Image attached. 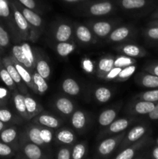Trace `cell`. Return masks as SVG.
Instances as JSON below:
<instances>
[{
    "label": "cell",
    "instance_id": "1",
    "mask_svg": "<svg viewBox=\"0 0 158 159\" xmlns=\"http://www.w3.org/2000/svg\"><path fill=\"white\" fill-rule=\"evenodd\" d=\"M16 159H50L44 149L37 144L28 141L22 131L20 132L19 149Z\"/></svg>",
    "mask_w": 158,
    "mask_h": 159
},
{
    "label": "cell",
    "instance_id": "2",
    "mask_svg": "<svg viewBox=\"0 0 158 159\" xmlns=\"http://www.w3.org/2000/svg\"><path fill=\"white\" fill-rule=\"evenodd\" d=\"M10 5L11 8H12V15H13L14 23H15V27H16L17 30H18L19 34H20V37L22 39V41H31V42H36L38 40V37L36 35L35 32L21 11L15 5V1H12L10 0Z\"/></svg>",
    "mask_w": 158,
    "mask_h": 159
},
{
    "label": "cell",
    "instance_id": "3",
    "mask_svg": "<svg viewBox=\"0 0 158 159\" xmlns=\"http://www.w3.org/2000/svg\"><path fill=\"white\" fill-rule=\"evenodd\" d=\"M0 23L9 33L12 40L15 42H22L21 37L14 23L10 0H0Z\"/></svg>",
    "mask_w": 158,
    "mask_h": 159
},
{
    "label": "cell",
    "instance_id": "4",
    "mask_svg": "<svg viewBox=\"0 0 158 159\" xmlns=\"http://www.w3.org/2000/svg\"><path fill=\"white\" fill-rule=\"evenodd\" d=\"M85 24L91 29L96 38L106 39L119 24V21L116 20H89Z\"/></svg>",
    "mask_w": 158,
    "mask_h": 159
},
{
    "label": "cell",
    "instance_id": "5",
    "mask_svg": "<svg viewBox=\"0 0 158 159\" xmlns=\"http://www.w3.org/2000/svg\"><path fill=\"white\" fill-rule=\"evenodd\" d=\"M126 134V130L118 134L103 138L96 148L98 155L102 158H107L119 148L122 139Z\"/></svg>",
    "mask_w": 158,
    "mask_h": 159
},
{
    "label": "cell",
    "instance_id": "6",
    "mask_svg": "<svg viewBox=\"0 0 158 159\" xmlns=\"http://www.w3.org/2000/svg\"><path fill=\"white\" fill-rule=\"evenodd\" d=\"M137 120L135 116H129V117L116 118L112 124H110L108 127H105L102 130V131L99 134V139L102 140L107 137L112 136V135L118 134L126 130V129L131 124Z\"/></svg>",
    "mask_w": 158,
    "mask_h": 159
},
{
    "label": "cell",
    "instance_id": "7",
    "mask_svg": "<svg viewBox=\"0 0 158 159\" xmlns=\"http://www.w3.org/2000/svg\"><path fill=\"white\" fill-rule=\"evenodd\" d=\"M115 6L109 0L94 2L84 6L83 11L86 15L94 17L105 16L114 12Z\"/></svg>",
    "mask_w": 158,
    "mask_h": 159
},
{
    "label": "cell",
    "instance_id": "8",
    "mask_svg": "<svg viewBox=\"0 0 158 159\" xmlns=\"http://www.w3.org/2000/svg\"><path fill=\"white\" fill-rule=\"evenodd\" d=\"M15 3L17 7L19 8V9L21 11L23 15L24 16L26 20H27L29 24L30 25L32 29L33 30L36 35L39 38L40 36L43 34V30H44V21H43V18L36 11L24 7L21 4H20L18 2L15 1Z\"/></svg>",
    "mask_w": 158,
    "mask_h": 159
},
{
    "label": "cell",
    "instance_id": "9",
    "mask_svg": "<svg viewBox=\"0 0 158 159\" xmlns=\"http://www.w3.org/2000/svg\"><path fill=\"white\" fill-rule=\"evenodd\" d=\"M136 30L133 26H117L106 38L107 42L112 43H122L128 42L136 35Z\"/></svg>",
    "mask_w": 158,
    "mask_h": 159
},
{
    "label": "cell",
    "instance_id": "10",
    "mask_svg": "<svg viewBox=\"0 0 158 159\" xmlns=\"http://www.w3.org/2000/svg\"><path fill=\"white\" fill-rule=\"evenodd\" d=\"M149 130L150 128L147 124H138V125L132 127L128 132H126L122 142L120 143L119 148H118V150L121 151L122 149L142 139L143 137L148 134Z\"/></svg>",
    "mask_w": 158,
    "mask_h": 159
},
{
    "label": "cell",
    "instance_id": "11",
    "mask_svg": "<svg viewBox=\"0 0 158 159\" xmlns=\"http://www.w3.org/2000/svg\"><path fill=\"white\" fill-rule=\"evenodd\" d=\"M33 124H37L40 127H46L51 130H57L60 128L64 124L63 120L59 118L58 116L48 113L46 111H42L38 115L31 120Z\"/></svg>",
    "mask_w": 158,
    "mask_h": 159
},
{
    "label": "cell",
    "instance_id": "12",
    "mask_svg": "<svg viewBox=\"0 0 158 159\" xmlns=\"http://www.w3.org/2000/svg\"><path fill=\"white\" fill-rule=\"evenodd\" d=\"M151 141L150 134H147L139 141L133 143L131 145L122 149L112 159H133L136 156L138 152L147 145Z\"/></svg>",
    "mask_w": 158,
    "mask_h": 159
},
{
    "label": "cell",
    "instance_id": "13",
    "mask_svg": "<svg viewBox=\"0 0 158 159\" xmlns=\"http://www.w3.org/2000/svg\"><path fill=\"white\" fill-rule=\"evenodd\" d=\"M155 102L135 99L129 103L126 107V113L131 116H139L148 115L154 109Z\"/></svg>",
    "mask_w": 158,
    "mask_h": 159
},
{
    "label": "cell",
    "instance_id": "14",
    "mask_svg": "<svg viewBox=\"0 0 158 159\" xmlns=\"http://www.w3.org/2000/svg\"><path fill=\"white\" fill-rule=\"evenodd\" d=\"M52 35L57 42H67L74 40V30L72 24L67 22H60L54 26Z\"/></svg>",
    "mask_w": 158,
    "mask_h": 159
},
{
    "label": "cell",
    "instance_id": "15",
    "mask_svg": "<svg viewBox=\"0 0 158 159\" xmlns=\"http://www.w3.org/2000/svg\"><path fill=\"white\" fill-rule=\"evenodd\" d=\"M2 63L3 65H4V66L6 67V68L7 69L8 72L10 75L11 78L12 79L13 82H15V85H16L17 87V89H18L20 93H23V95H26L27 94V93H28V87L26 86L25 82H23V79L20 77L16 68H15V65H14L13 62L12 61L10 55L2 57Z\"/></svg>",
    "mask_w": 158,
    "mask_h": 159
},
{
    "label": "cell",
    "instance_id": "16",
    "mask_svg": "<svg viewBox=\"0 0 158 159\" xmlns=\"http://www.w3.org/2000/svg\"><path fill=\"white\" fill-rule=\"evenodd\" d=\"M74 37L82 45H91L96 42L97 38L86 24L77 23L74 26Z\"/></svg>",
    "mask_w": 158,
    "mask_h": 159
},
{
    "label": "cell",
    "instance_id": "17",
    "mask_svg": "<svg viewBox=\"0 0 158 159\" xmlns=\"http://www.w3.org/2000/svg\"><path fill=\"white\" fill-rule=\"evenodd\" d=\"M20 130L15 125H9L0 133V141L12 146L18 152Z\"/></svg>",
    "mask_w": 158,
    "mask_h": 159
},
{
    "label": "cell",
    "instance_id": "18",
    "mask_svg": "<svg viewBox=\"0 0 158 159\" xmlns=\"http://www.w3.org/2000/svg\"><path fill=\"white\" fill-rule=\"evenodd\" d=\"M116 50L120 54H123V55L133 57V58L145 57L147 54L145 48L139 46V45L136 44V43H120L116 47Z\"/></svg>",
    "mask_w": 158,
    "mask_h": 159
},
{
    "label": "cell",
    "instance_id": "19",
    "mask_svg": "<svg viewBox=\"0 0 158 159\" xmlns=\"http://www.w3.org/2000/svg\"><path fill=\"white\" fill-rule=\"evenodd\" d=\"M41 128L42 127L32 123L27 124L24 127L23 130H22V133L28 141L40 146L43 148H45L46 145L41 138Z\"/></svg>",
    "mask_w": 158,
    "mask_h": 159
},
{
    "label": "cell",
    "instance_id": "20",
    "mask_svg": "<svg viewBox=\"0 0 158 159\" xmlns=\"http://www.w3.org/2000/svg\"><path fill=\"white\" fill-rule=\"evenodd\" d=\"M89 116L86 112L81 110H74V113L70 116V123L74 130L78 133L85 131L88 125Z\"/></svg>",
    "mask_w": 158,
    "mask_h": 159
},
{
    "label": "cell",
    "instance_id": "21",
    "mask_svg": "<svg viewBox=\"0 0 158 159\" xmlns=\"http://www.w3.org/2000/svg\"><path fill=\"white\" fill-rule=\"evenodd\" d=\"M54 106L59 113L67 118H69L75 110V103L67 96H60L56 98Z\"/></svg>",
    "mask_w": 158,
    "mask_h": 159
},
{
    "label": "cell",
    "instance_id": "22",
    "mask_svg": "<svg viewBox=\"0 0 158 159\" xmlns=\"http://www.w3.org/2000/svg\"><path fill=\"white\" fill-rule=\"evenodd\" d=\"M54 140L61 146H73L76 143L75 133L68 127H60L54 134Z\"/></svg>",
    "mask_w": 158,
    "mask_h": 159
},
{
    "label": "cell",
    "instance_id": "23",
    "mask_svg": "<svg viewBox=\"0 0 158 159\" xmlns=\"http://www.w3.org/2000/svg\"><path fill=\"white\" fill-rule=\"evenodd\" d=\"M122 104L114 106L104 110L98 117V123L102 129L108 127L117 118L118 114L121 110Z\"/></svg>",
    "mask_w": 158,
    "mask_h": 159
},
{
    "label": "cell",
    "instance_id": "24",
    "mask_svg": "<svg viewBox=\"0 0 158 159\" xmlns=\"http://www.w3.org/2000/svg\"><path fill=\"white\" fill-rule=\"evenodd\" d=\"M11 100H12L13 107L15 108V113L18 114V116H20L23 120H29L26 109L24 95L20 93L18 89L14 90V91H12Z\"/></svg>",
    "mask_w": 158,
    "mask_h": 159
},
{
    "label": "cell",
    "instance_id": "25",
    "mask_svg": "<svg viewBox=\"0 0 158 159\" xmlns=\"http://www.w3.org/2000/svg\"><path fill=\"white\" fill-rule=\"evenodd\" d=\"M34 50H35L36 55L35 70L42 77L44 78L46 80H48L51 75V69L49 62L45 58L44 56L42 54L40 50L36 49V48Z\"/></svg>",
    "mask_w": 158,
    "mask_h": 159
},
{
    "label": "cell",
    "instance_id": "26",
    "mask_svg": "<svg viewBox=\"0 0 158 159\" xmlns=\"http://www.w3.org/2000/svg\"><path fill=\"white\" fill-rule=\"evenodd\" d=\"M135 82L138 85L147 89L158 88V76L146 71H140L135 76Z\"/></svg>",
    "mask_w": 158,
    "mask_h": 159
},
{
    "label": "cell",
    "instance_id": "27",
    "mask_svg": "<svg viewBox=\"0 0 158 159\" xmlns=\"http://www.w3.org/2000/svg\"><path fill=\"white\" fill-rule=\"evenodd\" d=\"M115 56L106 54L99 60L96 66V75L99 79H103L107 73L114 67Z\"/></svg>",
    "mask_w": 158,
    "mask_h": 159
},
{
    "label": "cell",
    "instance_id": "28",
    "mask_svg": "<svg viewBox=\"0 0 158 159\" xmlns=\"http://www.w3.org/2000/svg\"><path fill=\"white\" fill-rule=\"evenodd\" d=\"M11 59H12V61L13 62L14 65L16 68L17 71H18L19 74H20V77L23 79V82H25V84L26 85V86L28 87V89H29L30 90H32V92H33L34 93H36V89L35 87H34L33 81V76H32V72H31L29 70H28L24 65H23L22 64H20V62L17 61L10 54Z\"/></svg>",
    "mask_w": 158,
    "mask_h": 159
},
{
    "label": "cell",
    "instance_id": "29",
    "mask_svg": "<svg viewBox=\"0 0 158 159\" xmlns=\"http://www.w3.org/2000/svg\"><path fill=\"white\" fill-rule=\"evenodd\" d=\"M24 99L26 109L29 120H31L33 118L35 117L37 115L41 113L42 111H43V107L29 93L24 95Z\"/></svg>",
    "mask_w": 158,
    "mask_h": 159
},
{
    "label": "cell",
    "instance_id": "30",
    "mask_svg": "<svg viewBox=\"0 0 158 159\" xmlns=\"http://www.w3.org/2000/svg\"><path fill=\"white\" fill-rule=\"evenodd\" d=\"M61 89L64 93L71 96H77L81 93V85L75 79L66 78L61 84Z\"/></svg>",
    "mask_w": 158,
    "mask_h": 159
},
{
    "label": "cell",
    "instance_id": "31",
    "mask_svg": "<svg viewBox=\"0 0 158 159\" xmlns=\"http://www.w3.org/2000/svg\"><path fill=\"white\" fill-rule=\"evenodd\" d=\"M150 0H119V6L127 11L139 10L147 7L150 4Z\"/></svg>",
    "mask_w": 158,
    "mask_h": 159
},
{
    "label": "cell",
    "instance_id": "32",
    "mask_svg": "<svg viewBox=\"0 0 158 159\" xmlns=\"http://www.w3.org/2000/svg\"><path fill=\"white\" fill-rule=\"evenodd\" d=\"M23 120L20 116H16L10 109L7 107H0V121L9 125L20 124Z\"/></svg>",
    "mask_w": 158,
    "mask_h": 159
},
{
    "label": "cell",
    "instance_id": "33",
    "mask_svg": "<svg viewBox=\"0 0 158 159\" xmlns=\"http://www.w3.org/2000/svg\"><path fill=\"white\" fill-rule=\"evenodd\" d=\"M11 55H12L17 61L20 62V63L22 64L23 65H24V66L26 67L28 70H29L31 72L34 70L33 67L31 65V64L28 61L26 57H25L20 43H19V44L17 43V44L12 46V48H11Z\"/></svg>",
    "mask_w": 158,
    "mask_h": 159
},
{
    "label": "cell",
    "instance_id": "34",
    "mask_svg": "<svg viewBox=\"0 0 158 159\" xmlns=\"http://www.w3.org/2000/svg\"><path fill=\"white\" fill-rule=\"evenodd\" d=\"M54 49L60 57H66L75 51L76 44L74 40L67 42H57Z\"/></svg>",
    "mask_w": 158,
    "mask_h": 159
},
{
    "label": "cell",
    "instance_id": "35",
    "mask_svg": "<svg viewBox=\"0 0 158 159\" xmlns=\"http://www.w3.org/2000/svg\"><path fill=\"white\" fill-rule=\"evenodd\" d=\"M32 76L34 87H35L36 89V93L40 95V96L45 94L49 89V85L46 82L47 80L42 77L39 73H37L35 69L32 71Z\"/></svg>",
    "mask_w": 158,
    "mask_h": 159
},
{
    "label": "cell",
    "instance_id": "36",
    "mask_svg": "<svg viewBox=\"0 0 158 159\" xmlns=\"http://www.w3.org/2000/svg\"><path fill=\"white\" fill-rule=\"evenodd\" d=\"M88 154V144L85 141L75 143L71 146V159H85Z\"/></svg>",
    "mask_w": 158,
    "mask_h": 159
},
{
    "label": "cell",
    "instance_id": "37",
    "mask_svg": "<svg viewBox=\"0 0 158 159\" xmlns=\"http://www.w3.org/2000/svg\"><path fill=\"white\" fill-rule=\"evenodd\" d=\"M0 80L3 82L5 86L7 87L11 91H14V90L17 89V87L15 85V82H13L10 75L8 72L7 69L4 66V65H3L1 57H0Z\"/></svg>",
    "mask_w": 158,
    "mask_h": 159
},
{
    "label": "cell",
    "instance_id": "38",
    "mask_svg": "<svg viewBox=\"0 0 158 159\" xmlns=\"http://www.w3.org/2000/svg\"><path fill=\"white\" fill-rule=\"evenodd\" d=\"M94 96L97 102L105 103L112 97V91L107 87L99 86L94 89Z\"/></svg>",
    "mask_w": 158,
    "mask_h": 159
},
{
    "label": "cell",
    "instance_id": "39",
    "mask_svg": "<svg viewBox=\"0 0 158 159\" xmlns=\"http://www.w3.org/2000/svg\"><path fill=\"white\" fill-rule=\"evenodd\" d=\"M134 99L156 103L158 102V88L151 89L150 90L142 92V93L136 95Z\"/></svg>",
    "mask_w": 158,
    "mask_h": 159
},
{
    "label": "cell",
    "instance_id": "40",
    "mask_svg": "<svg viewBox=\"0 0 158 159\" xmlns=\"http://www.w3.org/2000/svg\"><path fill=\"white\" fill-rule=\"evenodd\" d=\"M136 59L133 57H128V56L119 54L116 56L114 58V67L118 68H125V67L129 66V65H136Z\"/></svg>",
    "mask_w": 158,
    "mask_h": 159
},
{
    "label": "cell",
    "instance_id": "41",
    "mask_svg": "<svg viewBox=\"0 0 158 159\" xmlns=\"http://www.w3.org/2000/svg\"><path fill=\"white\" fill-rule=\"evenodd\" d=\"M22 50L23 51L25 57L28 60V61L31 64L33 68L35 69V61H36V55H35V50L33 49L32 47L30 46L29 43L27 42L22 41L20 43Z\"/></svg>",
    "mask_w": 158,
    "mask_h": 159
},
{
    "label": "cell",
    "instance_id": "42",
    "mask_svg": "<svg viewBox=\"0 0 158 159\" xmlns=\"http://www.w3.org/2000/svg\"><path fill=\"white\" fill-rule=\"evenodd\" d=\"M143 34L144 38L150 43L158 44V26H147V27L144 29Z\"/></svg>",
    "mask_w": 158,
    "mask_h": 159
},
{
    "label": "cell",
    "instance_id": "43",
    "mask_svg": "<svg viewBox=\"0 0 158 159\" xmlns=\"http://www.w3.org/2000/svg\"><path fill=\"white\" fill-rule=\"evenodd\" d=\"M137 66L136 65H129V66L125 67L122 68L119 74L118 75L117 78L116 79L115 82H125V81L128 80L136 71Z\"/></svg>",
    "mask_w": 158,
    "mask_h": 159
},
{
    "label": "cell",
    "instance_id": "44",
    "mask_svg": "<svg viewBox=\"0 0 158 159\" xmlns=\"http://www.w3.org/2000/svg\"><path fill=\"white\" fill-rule=\"evenodd\" d=\"M16 154V149L0 141V158H10L15 156Z\"/></svg>",
    "mask_w": 158,
    "mask_h": 159
},
{
    "label": "cell",
    "instance_id": "45",
    "mask_svg": "<svg viewBox=\"0 0 158 159\" xmlns=\"http://www.w3.org/2000/svg\"><path fill=\"white\" fill-rule=\"evenodd\" d=\"M11 36L5 26L0 23V46L3 50L7 49L11 43Z\"/></svg>",
    "mask_w": 158,
    "mask_h": 159
},
{
    "label": "cell",
    "instance_id": "46",
    "mask_svg": "<svg viewBox=\"0 0 158 159\" xmlns=\"http://www.w3.org/2000/svg\"><path fill=\"white\" fill-rule=\"evenodd\" d=\"M12 99V91L6 86L0 85V107H7Z\"/></svg>",
    "mask_w": 158,
    "mask_h": 159
},
{
    "label": "cell",
    "instance_id": "47",
    "mask_svg": "<svg viewBox=\"0 0 158 159\" xmlns=\"http://www.w3.org/2000/svg\"><path fill=\"white\" fill-rule=\"evenodd\" d=\"M52 130L51 129L46 127H42L41 128V138L46 146L49 145L54 139V135Z\"/></svg>",
    "mask_w": 158,
    "mask_h": 159
},
{
    "label": "cell",
    "instance_id": "48",
    "mask_svg": "<svg viewBox=\"0 0 158 159\" xmlns=\"http://www.w3.org/2000/svg\"><path fill=\"white\" fill-rule=\"evenodd\" d=\"M71 146H60L57 152V159H71Z\"/></svg>",
    "mask_w": 158,
    "mask_h": 159
},
{
    "label": "cell",
    "instance_id": "49",
    "mask_svg": "<svg viewBox=\"0 0 158 159\" xmlns=\"http://www.w3.org/2000/svg\"><path fill=\"white\" fill-rule=\"evenodd\" d=\"M121 70H122V68L113 67V68H112L108 73H107V75L105 76L103 80L108 81V82H110V81H113V82H115V80H116V79L117 78L118 75L119 74Z\"/></svg>",
    "mask_w": 158,
    "mask_h": 159
},
{
    "label": "cell",
    "instance_id": "50",
    "mask_svg": "<svg viewBox=\"0 0 158 159\" xmlns=\"http://www.w3.org/2000/svg\"><path fill=\"white\" fill-rule=\"evenodd\" d=\"M18 2L23 6L24 7L28 8L29 9L36 11V12H39V8L38 5H37V2L35 0H18Z\"/></svg>",
    "mask_w": 158,
    "mask_h": 159
},
{
    "label": "cell",
    "instance_id": "51",
    "mask_svg": "<svg viewBox=\"0 0 158 159\" xmlns=\"http://www.w3.org/2000/svg\"><path fill=\"white\" fill-rule=\"evenodd\" d=\"M143 71L158 76V61L150 62V63L147 64L143 68Z\"/></svg>",
    "mask_w": 158,
    "mask_h": 159
},
{
    "label": "cell",
    "instance_id": "52",
    "mask_svg": "<svg viewBox=\"0 0 158 159\" xmlns=\"http://www.w3.org/2000/svg\"><path fill=\"white\" fill-rule=\"evenodd\" d=\"M82 66H83L84 70H85L86 72L92 73L94 67H93V64L91 60H89V59L88 58L84 59V60L82 61Z\"/></svg>",
    "mask_w": 158,
    "mask_h": 159
},
{
    "label": "cell",
    "instance_id": "53",
    "mask_svg": "<svg viewBox=\"0 0 158 159\" xmlns=\"http://www.w3.org/2000/svg\"><path fill=\"white\" fill-rule=\"evenodd\" d=\"M147 116L151 120H158V102H156L154 109L147 115Z\"/></svg>",
    "mask_w": 158,
    "mask_h": 159
},
{
    "label": "cell",
    "instance_id": "54",
    "mask_svg": "<svg viewBox=\"0 0 158 159\" xmlns=\"http://www.w3.org/2000/svg\"><path fill=\"white\" fill-rule=\"evenodd\" d=\"M151 159H158V145L154 146L152 149Z\"/></svg>",
    "mask_w": 158,
    "mask_h": 159
},
{
    "label": "cell",
    "instance_id": "55",
    "mask_svg": "<svg viewBox=\"0 0 158 159\" xmlns=\"http://www.w3.org/2000/svg\"><path fill=\"white\" fill-rule=\"evenodd\" d=\"M147 26H158V20H153L149 22Z\"/></svg>",
    "mask_w": 158,
    "mask_h": 159
},
{
    "label": "cell",
    "instance_id": "56",
    "mask_svg": "<svg viewBox=\"0 0 158 159\" xmlns=\"http://www.w3.org/2000/svg\"><path fill=\"white\" fill-rule=\"evenodd\" d=\"M150 18H151V20H158V9H156V11H155L154 12H153V14L151 15V16H150Z\"/></svg>",
    "mask_w": 158,
    "mask_h": 159
},
{
    "label": "cell",
    "instance_id": "57",
    "mask_svg": "<svg viewBox=\"0 0 158 159\" xmlns=\"http://www.w3.org/2000/svg\"><path fill=\"white\" fill-rule=\"evenodd\" d=\"M8 126H9V124H5V123L0 121V133H1V132L2 131V130H4L6 127H8Z\"/></svg>",
    "mask_w": 158,
    "mask_h": 159
},
{
    "label": "cell",
    "instance_id": "58",
    "mask_svg": "<svg viewBox=\"0 0 158 159\" xmlns=\"http://www.w3.org/2000/svg\"><path fill=\"white\" fill-rule=\"evenodd\" d=\"M63 1L66 2H70V3H75V2H85V1H88V0H63Z\"/></svg>",
    "mask_w": 158,
    "mask_h": 159
},
{
    "label": "cell",
    "instance_id": "59",
    "mask_svg": "<svg viewBox=\"0 0 158 159\" xmlns=\"http://www.w3.org/2000/svg\"><path fill=\"white\" fill-rule=\"evenodd\" d=\"M133 159H147V158H146V157L142 156V157H138V158H133Z\"/></svg>",
    "mask_w": 158,
    "mask_h": 159
},
{
    "label": "cell",
    "instance_id": "60",
    "mask_svg": "<svg viewBox=\"0 0 158 159\" xmlns=\"http://www.w3.org/2000/svg\"><path fill=\"white\" fill-rule=\"evenodd\" d=\"M3 52V49L2 48V47L0 46V54H2V53Z\"/></svg>",
    "mask_w": 158,
    "mask_h": 159
},
{
    "label": "cell",
    "instance_id": "61",
    "mask_svg": "<svg viewBox=\"0 0 158 159\" xmlns=\"http://www.w3.org/2000/svg\"><path fill=\"white\" fill-rule=\"evenodd\" d=\"M156 145H158V138H157V139H156Z\"/></svg>",
    "mask_w": 158,
    "mask_h": 159
}]
</instances>
